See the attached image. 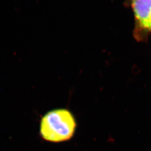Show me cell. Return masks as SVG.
Listing matches in <instances>:
<instances>
[{"instance_id": "obj_1", "label": "cell", "mask_w": 151, "mask_h": 151, "mask_svg": "<svg viewBox=\"0 0 151 151\" xmlns=\"http://www.w3.org/2000/svg\"><path fill=\"white\" fill-rule=\"evenodd\" d=\"M76 128L75 119L65 109L53 110L46 114L41 120L40 132L47 141L59 143L69 140Z\"/></svg>"}]
</instances>
